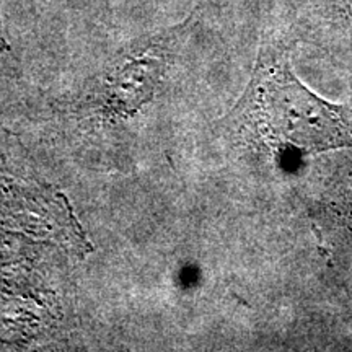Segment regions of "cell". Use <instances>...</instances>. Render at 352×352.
<instances>
[{"label": "cell", "instance_id": "cell-1", "mask_svg": "<svg viewBox=\"0 0 352 352\" xmlns=\"http://www.w3.org/2000/svg\"><path fill=\"white\" fill-rule=\"evenodd\" d=\"M243 108L253 129L270 144L300 152L352 147V108L308 90L285 57H261Z\"/></svg>", "mask_w": 352, "mask_h": 352}]
</instances>
